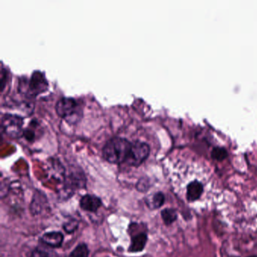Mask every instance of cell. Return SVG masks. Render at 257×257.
I'll return each mask as SVG.
<instances>
[{
	"label": "cell",
	"instance_id": "30bf717a",
	"mask_svg": "<svg viewBox=\"0 0 257 257\" xmlns=\"http://www.w3.org/2000/svg\"><path fill=\"white\" fill-rule=\"evenodd\" d=\"M147 242V235L145 233H140L134 235L131 238V245L129 247L130 252H141L146 247Z\"/></svg>",
	"mask_w": 257,
	"mask_h": 257
},
{
	"label": "cell",
	"instance_id": "277c9868",
	"mask_svg": "<svg viewBox=\"0 0 257 257\" xmlns=\"http://www.w3.org/2000/svg\"><path fill=\"white\" fill-rule=\"evenodd\" d=\"M23 125V118L17 115L7 113L2 117L1 125H2V130L5 134L12 138H17L21 135Z\"/></svg>",
	"mask_w": 257,
	"mask_h": 257
},
{
	"label": "cell",
	"instance_id": "9c48e42d",
	"mask_svg": "<svg viewBox=\"0 0 257 257\" xmlns=\"http://www.w3.org/2000/svg\"><path fill=\"white\" fill-rule=\"evenodd\" d=\"M42 241L50 248H60L63 242V235L60 232H51L43 235Z\"/></svg>",
	"mask_w": 257,
	"mask_h": 257
},
{
	"label": "cell",
	"instance_id": "ba28073f",
	"mask_svg": "<svg viewBox=\"0 0 257 257\" xmlns=\"http://www.w3.org/2000/svg\"><path fill=\"white\" fill-rule=\"evenodd\" d=\"M204 192L203 184L199 180H193L187 187V199L190 202L199 200Z\"/></svg>",
	"mask_w": 257,
	"mask_h": 257
},
{
	"label": "cell",
	"instance_id": "52a82bcc",
	"mask_svg": "<svg viewBox=\"0 0 257 257\" xmlns=\"http://www.w3.org/2000/svg\"><path fill=\"white\" fill-rule=\"evenodd\" d=\"M101 206V200L93 195H85L80 200V207L83 211L97 212Z\"/></svg>",
	"mask_w": 257,
	"mask_h": 257
},
{
	"label": "cell",
	"instance_id": "3957f363",
	"mask_svg": "<svg viewBox=\"0 0 257 257\" xmlns=\"http://www.w3.org/2000/svg\"><path fill=\"white\" fill-rule=\"evenodd\" d=\"M150 153V146L145 142L134 140L131 142V150L125 163L130 166H140Z\"/></svg>",
	"mask_w": 257,
	"mask_h": 257
},
{
	"label": "cell",
	"instance_id": "2e32d148",
	"mask_svg": "<svg viewBox=\"0 0 257 257\" xmlns=\"http://www.w3.org/2000/svg\"><path fill=\"white\" fill-rule=\"evenodd\" d=\"M227 156V151L225 149L217 147V148H215L213 150L212 157L213 159H216V160H223V159H226Z\"/></svg>",
	"mask_w": 257,
	"mask_h": 257
},
{
	"label": "cell",
	"instance_id": "9a60e30c",
	"mask_svg": "<svg viewBox=\"0 0 257 257\" xmlns=\"http://www.w3.org/2000/svg\"><path fill=\"white\" fill-rule=\"evenodd\" d=\"M30 257H57V254L51 250L39 247L32 251Z\"/></svg>",
	"mask_w": 257,
	"mask_h": 257
},
{
	"label": "cell",
	"instance_id": "ac0fdd59",
	"mask_svg": "<svg viewBox=\"0 0 257 257\" xmlns=\"http://www.w3.org/2000/svg\"><path fill=\"white\" fill-rule=\"evenodd\" d=\"M256 257V256H252V257Z\"/></svg>",
	"mask_w": 257,
	"mask_h": 257
},
{
	"label": "cell",
	"instance_id": "4fadbf2b",
	"mask_svg": "<svg viewBox=\"0 0 257 257\" xmlns=\"http://www.w3.org/2000/svg\"><path fill=\"white\" fill-rule=\"evenodd\" d=\"M162 218L165 225H171L177 220V211L173 208H166L162 211Z\"/></svg>",
	"mask_w": 257,
	"mask_h": 257
},
{
	"label": "cell",
	"instance_id": "6da1fadb",
	"mask_svg": "<svg viewBox=\"0 0 257 257\" xmlns=\"http://www.w3.org/2000/svg\"><path fill=\"white\" fill-rule=\"evenodd\" d=\"M131 146V142L125 137H112L103 146V157L109 163H125Z\"/></svg>",
	"mask_w": 257,
	"mask_h": 257
},
{
	"label": "cell",
	"instance_id": "e0dca14e",
	"mask_svg": "<svg viewBox=\"0 0 257 257\" xmlns=\"http://www.w3.org/2000/svg\"><path fill=\"white\" fill-rule=\"evenodd\" d=\"M78 228V223L76 220H70L69 222L66 223L63 225V229L67 233H72L73 232L76 231V229Z\"/></svg>",
	"mask_w": 257,
	"mask_h": 257
},
{
	"label": "cell",
	"instance_id": "5b68a950",
	"mask_svg": "<svg viewBox=\"0 0 257 257\" xmlns=\"http://www.w3.org/2000/svg\"><path fill=\"white\" fill-rule=\"evenodd\" d=\"M48 88V82L45 79L42 72L37 71L34 72L31 76L29 83V90L31 94L37 95Z\"/></svg>",
	"mask_w": 257,
	"mask_h": 257
},
{
	"label": "cell",
	"instance_id": "7c38bea8",
	"mask_svg": "<svg viewBox=\"0 0 257 257\" xmlns=\"http://www.w3.org/2000/svg\"><path fill=\"white\" fill-rule=\"evenodd\" d=\"M165 198L163 193H155L152 198H150L148 200H146V204L152 209H157V208H161L162 205L165 203Z\"/></svg>",
	"mask_w": 257,
	"mask_h": 257
},
{
	"label": "cell",
	"instance_id": "7a4b0ae2",
	"mask_svg": "<svg viewBox=\"0 0 257 257\" xmlns=\"http://www.w3.org/2000/svg\"><path fill=\"white\" fill-rule=\"evenodd\" d=\"M55 109L57 115L69 124L77 123L82 116V110L79 103L72 97H63L59 99Z\"/></svg>",
	"mask_w": 257,
	"mask_h": 257
},
{
	"label": "cell",
	"instance_id": "5bb4252c",
	"mask_svg": "<svg viewBox=\"0 0 257 257\" xmlns=\"http://www.w3.org/2000/svg\"><path fill=\"white\" fill-rule=\"evenodd\" d=\"M89 251L85 244H80L71 253L69 257H88Z\"/></svg>",
	"mask_w": 257,
	"mask_h": 257
},
{
	"label": "cell",
	"instance_id": "8fae6325",
	"mask_svg": "<svg viewBox=\"0 0 257 257\" xmlns=\"http://www.w3.org/2000/svg\"><path fill=\"white\" fill-rule=\"evenodd\" d=\"M46 198L40 192H36L34 195L33 199L31 203V211L33 214H38L42 212L44 206L46 205Z\"/></svg>",
	"mask_w": 257,
	"mask_h": 257
},
{
	"label": "cell",
	"instance_id": "8992f818",
	"mask_svg": "<svg viewBox=\"0 0 257 257\" xmlns=\"http://www.w3.org/2000/svg\"><path fill=\"white\" fill-rule=\"evenodd\" d=\"M85 186V177L82 171H72L66 178L65 187L66 190L74 191L75 189H80Z\"/></svg>",
	"mask_w": 257,
	"mask_h": 257
}]
</instances>
